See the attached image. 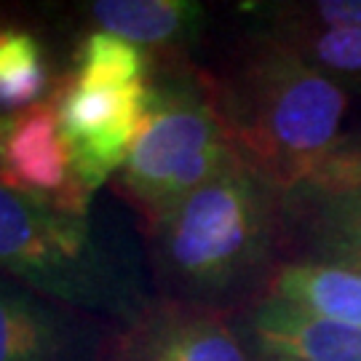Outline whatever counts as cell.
I'll list each match as a JSON object with an SVG mask.
<instances>
[{
  "mask_svg": "<svg viewBox=\"0 0 361 361\" xmlns=\"http://www.w3.org/2000/svg\"><path fill=\"white\" fill-rule=\"evenodd\" d=\"M89 16L99 30L150 49L153 56H185V46L201 30L204 6L190 0H97Z\"/></svg>",
  "mask_w": 361,
  "mask_h": 361,
  "instance_id": "cell-11",
  "label": "cell"
},
{
  "mask_svg": "<svg viewBox=\"0 0 361 361\" xmlns=\"http://www.w3.org/2000/svg\"><path fill=\"white\" fill-rule=\"evenodd\" d=\"M212 83L238 155L281 193L297 190L343 140L345 86L273 32L212 73Z\"/></svg>",
  "mask_w": 361,
  "mask_h": 361,
  "instance_id": "cell-2",
  "label": "cell"
},
{
  "mask_svg": "<svg viewBox=\"0 0 361 361\" xmlns=\"http://www.w3.org/2000/svg\"><path fill=\"white\" fill-rule=\"evenodd\" d=\"M51 97L56 99L73 174L86 193L97 195L102 185L121 174L134 150L150 104V80L123 89L86 91L70 86L62 75L51 86Z\"/></svg>",
  "mask_w": 361,
  "mask_h": 361,
  "instance_id": "cell-5",
  "label": "cell"
},
{
  "mask_svg": "<svg viewBox=\"0 0 361 361\" xmlns=\"http://www.w3.org/2000/svg\"><path fill=\"white\" fill-rule=\"evenodd\" d=\"M0 273L32 292L129 326L155 295L118 219L73 214L0 182Z\"/></svg>",
  "mask_w": 361,
  "mask_h": 361,
  "instance_id": "cell-3",
  "label": "cell"
},
{
  "mask_svg": "<svg viewBox=\"0 0 361 361\" xmlns=\"http://www.w3.org/2000/svg\"><path fill=\"white\" fill-rule=\"evenodd\" d=\"M145 238L155 297L235 316L265 295L284 262V193L241 158Z\"/></svg>",
  "mask_w": 361,
  "mask_h": 361,
  "instance_id": "cell-1",
  "label": "cell"
},
{
  "mask_svg": "<svg viewBox=\"0 0 361 361\" xmlns=\"http://www.w3.org/2000/svg\"><path fill=\"white\" fill-rule=\"evenodd\" d=\"M113 361H255L233 313L155 297L121 329Z\"/></svg>",
  "mask_w": 361,
  "mask_h": 361,
  "instance_id": "cell-8",
  "label": "cell"
},
{
  "mask_svg": "<svg viewBox=\"0 0 361 361\" xmlns=\"http://www.w3.org/2000/svg\"><path fill=\"white\" fill-rule=\"evenodd\" d=\"M121 329L0 273V361H113Z\"/></svg>",
  "mask_w": 361,
  "mask_h": 361,
  "instance_id": "cell-6",
  "label": "cell"
},
{
  "mask_svg": "<svg viewBox=\"0 0 361 361\" xmlns=\"http://www.w3.org/2000/svg\"><path fill=\"white\" fill-rule=\"evenodd\" d=\"M255 361H292V359H281V356H255Z\"/></svg>",
  "mask_w": 361,
  "mask_h": 361,
  "instance_id": "cell-17",
  "label": "cell"
},
{
  "mask_svg": "<svg viewBox=\"0 0 361 361\" xmlns=\"http://www.w3.org/2000/svg\"><path fill=\"white\" fill-rule=\"evenodd\" d=\"M273 35L289 43L310 65L340 83L343 78L361 75V27L316 30V27L281 25Z\"/></svg>",
  "mask_w": 361,
  "mask_h": 361,
  "instance_id": "cell-15",
  "label": "cell"
},
{
  "mask_svg": "<svg viewBox=\"0 0 361 361\" xmlns=\"http://www.w3.org/2000/svg\"><path fill=\"white\" fill-rule=\"evenodd\" d=\"M286 246L300 257L361 271V188L340 193H284Z\"/></svg>",
  "mask_w": 361,
  "mask_h": 361,
  "instance_id": "cell-10",
  "label": "cell"
},
{
  "mask_svg": "<svg viewBox=\"0 0 361 361\" xmlns=\"http://www.w3.org/2000/svg\"><path fill=\"white\" fill-rule=\"evenodd\" d=\"M281 25L316 27V30H343L361 27V0H316L305 6H292L281 11Z\"/></svg>",
  "mask_w": 361,
  "mask_h": 361,
  "instance_id": "cell-16",
  "label": "cell"
},
{
  "mask_svg": "<svg viewBox=\"0 0 361 361\" xmlns=\"http://www.w3.org/2000/svg\"><path fill=\"white\" fill-rule=\"evenodd\" d=\"M0 182L62 212H91L94 195L73 174L51 91L40 102L0 116Z\"/></svg>",
  "mask_w": 361,
  "mask_h": 361,
  "instance_id": "cell-7",
  "label": "cell"
},
{
  "mask_svg": "<svg viewBox=\"0 0 361 361\" xmlns=\"http://www.w3.org/2000/svg\"><path fill=\"white\" fill-rule=\"evenodd\" d=\"M150 75H153L150 51L104 30H94L78 43L73 70L65 73L70 86L86 91L123 89L131 83L150 80Z\"/></svg>",
  "mask_w": 361,
  "mask_h": 361,
  "instance_id": "cell-13",
  "label": "cell"
},
{
  "mask_svg": "<svg viewBox=\"0 0 361 361\" xmlns=\"http://www.w3.org/2000/svg\"><path fill=\"white\" fill-rule=\"evenodd\" d=\"M255 356L292 361H361V326L332 322L289 305L276 297H259L235 313Z\"/></svg>",
  "mask_w": 361,
  "mask_h": 361,
  "instance_id": "cell-9",
  "label": "cell"
},
{
  "mask_svg": "<svg viewBox=\"0 0 361 361\" xmlns=\"http://www.w3.org/2000/svg\"><path fill=\"white\" fill-rule=\"evenodd\" d=\"M241 155L217 104L212 73L185 56H153L142 131L113 190L150 231Z\"/></svg>",
  "mask_w": 361,
  "mask_h": 361,
  "instance_id": "cell-4",
  "label": "cell"
},
{
  "mask_svg": "<svg viewBox=\"0 0 361 361\" xmlns=\"http://www.w3.org/2000/svg\"><path fill=\"white\" fill-rule=\"evenodd\" d=\"M46 51L35 32L0 27V110L16 113L49 94Z\"/></svg>",
  "mask_w": 361,
  "mask_h": 361,
  "instance_id": "cell-14",
  "label": "cell"
},
{
  "mask_svg": "<svg viewBox=\"0 0 361 361\" xmlns=\"http://www.w3.org/2000/svg\"><path fill=\"white\" fill-rule=\"evenodd\" d=\"M262 297H276L324 319L361 326V271L345 265L308 257L284 259Z\"/></svg>",
  "mask_w": 361,
  "mask_h": 361,
  "instance_id": "cell-12",
  "label": "cell"
}]
</instances>
